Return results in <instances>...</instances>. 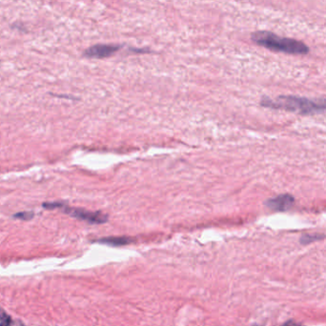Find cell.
Masks as SVG:
<instances>
[{"label":"cell","instance_id":"cell-12","mask_svg":"<svg viewBox=\"0 0 326 326\" xmlns=\"http://www.w3.org/2000/svg\"></svg>","mask_w":326,"mask_h":326},{"label":"cell","instance_id":"cell-5","mask_svg":"<svg viewBox=\"0 0 326 326\" xmlns=\"http://www.w3.org/2000/svg\"><path fill=\"white\" fill-rule=\"evenodd\" d=\"M294 203H295V199L290 194H282L265 202L267 207H269L274 211H279V212L290 210V208L294 205Z\"/></svg>","mask_w":326,"mask_h":326},{"label":"cell","instance_id":"cell-11","mask_svg":"<svg viewBox=\"0 0 326 326\" xmlns=\"http://www.w3.org/2000/svg\"><path fill=\"white\" fill-rule=\"evenodd\" d=\"M299 326V325H297V324H296V323H294L293 321H289V322H287V323H285L283 326Z\"/></svg>","mask_w":326,"mask_h":326},{"label":"cell","instance_id":"cell-3","mask_svg":"<svg viewBox=\"0 0 326 326\" xmlns=\"http://www.w3.org/2000/svg\"><path fill=\"white\" fill-rule=\"evenodd\" d=\"M64 211L71 217H76L80 220L87 221L92 224H102L108 220L107 215L101 212H91L81 208H71L66 205L63 207Z\"/></svg>","mask_w":326,"mask_h":326},{"label":"cell","instance_id":"cell-4","mask_svg":"<svg viewBox=\"0 0 326 326\" xmlns=\"http://www.w3.org/2000/svg\"><path fill=\"white\" fill-rule=\"evenodd\" d=\"M122 48L117 44H96L88 48L84 52V56L90 59H106L114 56Z\"/></svg>","mask_w":326,"mask_h":326},{"label":"cell","instance_id":"cell-10","mask_svg":"<svg viewBox=\"0 0 326 326\" xmlns=\"http://www.w3.org/2000/svg\"><path fill=\"white\" fill-rule=\"evenodd\" d=\"M43 206L47 209H55V208H63L65 204L62 202H48L44 203Z\"/></svg>","mask_w":326,"mask_h":326},{"label":"cell","instance_id":"cell-8","mask_svg":"<svg viewBox=\"0 0 326 326\" xmlns=\"http://www.w3.org/2000/svg\"><path fill=\"white\" fill-rule=\"evenodd\" d=\"M0 326H12V320L10 316L5 313L0 314Z\"/></svg>","mask_w":326,"mask_h":326},{"label":"cell","instance_id":"cell-7","mask_svg":"<svg viewBox=\"0 0 326 326\" xmlns=\"http://www.w3.org/2000/svg\"><path fill=\"white\" fill-rule=\"evenodd\" d=\"M325 237L326 236L323 234H304L301 236L299 241L302 245H307L312 242L323 240Z\"/></svg>","mask_w":326,"mask_h":326},{"label":"cell","instance_id":"cell-6","mask_svg":"<svg viewBox=\"0 0 326 326\" xmlns=\"http://www.w3.org/2000/svg\"><path fill=\"white\" fill-rule=\"evenodd\" d=\"M98 241L112 246H122L131 243L133 241V238L127 237H110L100 238Z\"/></svg>","mask_w":326,"mask_h":326},{"label":"cell","instance_id":"cell-9","mask_svg":"<svg viewBox=\"0 0 326 326\" xmlns=\"http://www.w3.org/2000/svg\"><path fill=\"white\" fill-rule=\"evenodd\" d=\"M14 217L16 218H19V219H23V220H29L33 217V213L32 212H21V213H17Z\"/></svg>","mask_w":326,"mask_h":326},{"label":"cell","instance_id":"cell-2","mask_svg":"<svg viewBox=\"0 0 326 326\" xmlns=\"http://www.w3.org/2000/svg\"><path fill=\"white\" fill-rule=\"evenodd\" d=\"M251 38L256 44L276 52L289 55H307L309 53V47L302 41L282 37L272 31H256L252 34Z\"/></svg>","mask_w":326,"mask_h":326},{"label":"cell","instance_id":"cell-1","mask_svg":"<svg viewBox=\"0 0 326 326\" xmlns=\"http://www.w3.org/2000/svg\"><path fill=\"white\" fill-rule=\"evenodd\" d=\"M262 106L266 108L284 110L300 115H314L326 111V98L310 99L295 95H281L277 98H263Z\"/></svg>","mask_w":326,"mask_h":326}]
</instances>
